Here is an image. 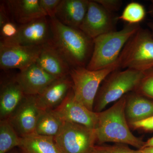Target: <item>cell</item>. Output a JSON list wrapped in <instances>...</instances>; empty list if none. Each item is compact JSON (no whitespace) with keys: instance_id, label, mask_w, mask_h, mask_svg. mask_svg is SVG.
<instances>
[{"instance_id":"obj_1","label":"cell","mask_w":153,"mask_h":153,"mask_svg":"<svg viewBox=\"0 0 153 153\" xmlns=\"http://www.w3.org/2000/svg\"><path fill=\"white\" fill-rule=\"evenodd\" d=\"M51 42L71 68L86 67L92 55L93 39L79 29L63 25L56 18H49Z\"/></svg>"},{"instance_id":"obj_2","label":"cell","mask_w":153,"mask_h":153,"mask_svg":"<svg viewBox=\"0 0 153 153\" xmlns=\"http://www.w3.org/2000/svg\"><path fill=\"white\" fill-rule=\"evenodd\" d=\"M126 95L108 109L98 112L94 130L96 143H114L130 145L139 149L145 142L132 133L126 116Z\"/></svg>"},{"instance_id":"obj_3","label":"cell","mask_w":153,"mask_h":153,"mask_svg":"<svg viewBox=\"0 0 153 153\" xmlns=\"http://www.w3.org/2000/svg\"><path fill=\"white\" fill-rule=\"evenodd\" d=\"M140 27V24H127L119 31L106 33L93 39V52L86 68L96 71L117 64L126 43Z\"/></svg>"},{"instance_id":"obj_4","label":"cell","mask_w":153,"mask_h":153,"mask_svg":"<svg viewBox=\"0 0 153 153\" xmlns=\"http://www.w3.org/2000/svg\"><path fill=\"white\" fill-rule=\"evenodd\" d=\"M144 75V72L132 69L115 70L103 80L97 94L94 111L100 112L110 103L132 92Z\"/></svg>"},{"instance_id":"obj_5","label":"cell","mask_w":153,"mask_h":153,"mask_svg":"<svg viewBox=\"0 0 153 153\" xmlns=\"http://www.w3.org/2000/svg\"><path fill=\"white\" fill-rule=\"evenodd\" d=\"M119 69L143 72L153 67V35L150 30L140 27L130 38L117 60Z\"/></svg>"},{"instance_id":"obj_6","label":"cell","mask_w":153,"mask_h":153,"mask_svg":"<svg viewBox=\"0 0 153 153\" xmlns=\"http://www.w3.org/2000/svg\"><path fill=\"white\" fill-rule=\"evenodd\" d=\"M120 69L118 64L101 70L92 71L86 67L71 68L70 75L74 97L87 108L94 111L96 97L100 85L110 73Z\"/></svg>"},{"instance_id":"obj_7","label":"cell","mask_w":153,"mask_h":153,"mask_svg":"<svg viewBox=\"0 0 153 153\" xmlns=\"http://www.w3.org/2000/svg\"><path fill=\"white\" fill-rule=\"evenodd\" d=\"M54 140L60 153H91L95 146V132L82 125L64 122Z\"/></svg>"},{"instance_id":"obj_8","label":"cell","mask_w":153,"mask_h":153,"mask_svg":"<svg viewBox=\"0 0 153 153\" xmlns=\"http://www.w3.org/2000/svg\"><path fill=\"white\" fill-rule=\"evenodd\" d=\"M43 46H23L0 41V67L20 71L36 63Z\"/></svg>"},{"instance_id":"obj_9","label":"cell","mask_w":153,"mask_h":153,"mask_svg":"<svg viewBox=\"0 0 153 153\" xmlns=\"http://www.w3.org/2000/svg\"><path fill=\"white\" fill-rule=\"evenodd\" d=\"M112 13L106 10L94 0L89 1L87 13L79 29L88 37L98 36L116 31V21Z\"/></svg>"},{"instance_id":"obj_10","label":"cell","mask_w":153,"mask_h":153,"mask_svg":"<svg viewBox=\"0 0 153 153\" xmlns=\"http://www.w3.org/2000/svg\"><path fill=\"white\" fill-rule=\"evenodd\" d=\"M51 41L49 18L42 17L25 25H19L18 33L13 38L1 41L23 46H44Z\"/></svg>"},{"instance_id":"obj_11","label":"cell","mask_w":153,"mask_h":153,"mask_svg":"<svg viewBox=\"0 0 153 153\" xmlns=\"http://www.w3.org/2000/svg\"><path fill=\"white\" fill-rule=\"evenodd\" d=\"M64 122H70L94 129L98 113L91 111L74 97L72 89L61 104L53 110Z\"/></svg>"},{"instance_id":"obj_12","label":"cell","mask_w":153,"mask_h":153,"mask_svg":"<svg viewBox=\"0 0 153 153\" xmlns=\"http://www.w3.org/2000/svg\"><path fill=\"white\" fill-rule=\"evenodd\" d=\"M42 111L37 105L35 96L26 95L8 120L21 137L35 133Z\"/></svg>"},{"instance_id":"obj_13","label":"cell","mask_w":153,"mask_h":153,"mask_svg":"<svg viewBox=\"0 0 153 153\" xmlns=\"http://www.w3.org/2000/svg\"><path fill=\"white\" fill-rule=\"evenodd\" d=\"M72 86L70 75L55 79L35 96L38 107L43 111L55 109L64 100Z\"/></svg>"},{"instance_id":"obj_14","label":"cell","mask_w":153,"mask_h":153,"mask_svg":"<svg viewBox=\"0 0 153 153\" xmlns=\"http://www.w3.org/2000/svg\"><path fill=\"white\" fill-rule=\"evenodd\" d=\"M16 79L27 96H36L51 82L58 79L52 76L35 63L16 75Z\"/></svg>"},{"instance_id":"obj_15","label":"cell","mask_w":153,"mask_h":153,"mask_svg":"<svg viewBox=\"0 0 153 153\" xmlns=\"http://www.w3.org/2000/svg\"><path fill=\"white\" fill-rule=\"evenodd\" d=\"M36 63L56 78L65 77L70 74L71 67L51 41L43 46Z\"/></svg>"},{"instance_id":"obj_16","label":"cell","mask_w":153,"mask_h":153,"mask_svg":"<svg viewBox=\"0 0 153 153\" xmlns=\"http://www.w3.org/2000/svg\"><path fill=\"white\" fill-rule=\"evenodd\" d=\"M16 76L1 83L0 118L8 119L26 97Z\"/></svg>"},{"instance_id":"obj_17","label":"cell","mask_w":153,"mask_h":153,"mask_svg":"<svg viewBox=\"0 0 153 153\" xmlns=\"http://www.w3.org/2000/svg\"><path fill=\"white\" fill-rule=\"evenodd\" d=\"M88 0H61L55 18L63 25L79 29L86 15Z\"/></svg>"},{"instance_id":"obj_18","label":"cell","mask_w":153,"mask_h":153,"mask_svg":"<svg viewBox=\"0 0 153 153\" xmlns=\"http://www.w3.org/2000/svg\"><path fill=\"white\" fill-rule=\"evenodd\" d=\"M4 2L12 20L18 25L47 16L39 0H8Z\"/></svg>"},{"instance_id":"obj_19","label":"cell","mask_w":153,"mask_h":153,"mask_svg":"<svg viewBox=\"0 0 153 153\" xmlns=\"http://www.w3.org/2000/svg\"><path fill=\"white\" fill-rule=\"evenodd\" d=\"M125 113L129 125L153 116V101L136 92L126 94Z\"/></svg>"},{"instance_id":"obj_20","label":"cell","mask_w":153,"mask_h":153,"mask_svg":"<svg viewBox=\"0 0 153 153\" xmlns=\"http://www.w3.org/2000/svg\"><path fill=\"white\" fill-rule=\"evenodd\" d=\"M18 148L23 153H60L54 137L36 133L21 137Z\"/></svg>"},{"instance_id":"obj_21","label":"cell","mask_w":153,"mask_h":153,"mask_svg":"<svg viewBox=\"0 0 153 153\" xmlns=\"http://www.w3.org/2000/svg\"><path fill=\"white\" fill-rule=\"evenodd\" d=\"M63 123L53 111H42L36 125L35 133L55 137L60 131Z\"/></svg>"},{"instance_id":"obj_22","label":"cell","mask_w":153,"mask_h":153,"mask_svg":"<svg viewBox=\"0 0 153 153\" xmlns=\"http://www.w3.org/2000/svg\"><path fill=\"white\" fill-rule=\"evenodd\" d=\"M21 137L8 119L0 121V153H7L19 147Z\"/></svg>"},{"instance_id":"obj_23","label":"cell","mask_w":153,"mask_h":153,"mask_svg":"<svg viewBox=\"0 0 153 153\" xmlns=\"http://www.w3.org/2000/svg\"><path fill=\"white\" fill-rule=\"evenodd\" d=\"M146 16V9L144 6L136 2H131L126 6L117 19L127 24L136 25L142 22Z\"/></svg>"},{"instance_id":"obj_24","label":"cell","mask_w":153,"mask_h":153,"mask_svg":"<svg viewBox=\"0 0 153 153\" xmlns=\"http://www.w3.org/2000/svg\"><path fill=\"white\" fill-rule=\"evenodd\" d=\"M133 91L153 99V68L145 71L143 77Z\"/></svg>"},{"instance_id":"obj_25","label":"cell","mask_w":153,"mask_h":153,"mask_svg":"<svg viewBox=\"0 0 153 153\" xmlns=\"http://www.w3.org/2000/svg\"><path fill=\"white\" fill-rule=\"evenodd\" d=\"M91 153H141L139 150H134L121 144L104 146L97 145L94 146Z\"/></svg>"},{"instance_id":"obj_26","label":"cell","mask_w":153,"mask_h":153,"mask_svg":"<svg viewBox=\"0 0 153 153\" xmlns=\"http://www.w3.org/2000/svg\"><path fill=\"white\" fill-rule=\"evenodd\" d=\"M19 25L13 21L5 23L0 27L1 41L8 40L16 35L19 30Z\"/></svg>"},{"instance_id":"obj_27","label":"cell","mask_w":153,"mask_h":153,"mask_svg":"<svg viewBox=\"0 0 153 153\" xmlns=\"http://www.w3.org/2000/svg\"><path fill=\"white\" fill-rule=\"evenodd\" d=\"M61 0H39L41 8L47 16L49 18H55L59 4Z\"/></svg>"},{"instance_id":"obj_28","label":"cell","mask_w":153,"mask_h":153,"mask_svg":"<svg viewBox=\"0 0 153 153\" xmlns=\"http://www.w3.org/2000/svg\"><path fill=\"white\" fill-rule=\"evenodd\" d=\"M94 1L111 13L119 10L122 5V1L120 0H94Z\"/></svg>"},{"instance_id":"obj_29","label":"cell","mask_w":153,"mask_h":153,"mask_svg":"<svg viewBox=\"0 0 153 153\" xmlns=\"http://www.w3.org/2000/svg\"><path fill=\"white\" fill-rule=\"evenodd\" d=\"M129 125L134 129H141L147 131L153 130V116L130 124Z\"/></svg>"},{"instance_id":"obj_30","label":"cell","mask_w":153,"mask_h":153,"mask_svg":"<svg viewBox=\"0 0 153 153\" xmlns=\"http://www.w3.org/2000/svg\"><path fill=\"white\" fill-rule=\"evenodd\" d=\"M139 150L141 153H153V147L143 148Z\"/></svg>"},{"instance_id":"obj_31","label":"cell","mask_w":153,"mask_h":153,"mask_svg":"<svg viewBox=\"0 0 153 153\" xmlns=\"http://www.w3.org/2000/svg\"><path fill=\"white\" fill-rule=\"evenodd\" d=\"M150 147H153V137L148 140L146 142H145L144 146L143 148Z\"/></svg>"},{"instance_id":"obj_32","label":"cell","mask_w":153,"mask_h":153,"mask_svg":"<svg viewBox=\"0 0 153 153\" xmlns=\"http://www.w3.org/2000/svg\"><path fill=\"white\" fill-rule=\"evenodd\" d=\"M149 13L153 19V1H152V4L149 7Z\"/></svg>"},{"instance_id":"obj_33","label":"cell","mask_w":153,"mask_h":153,"mask_svg":"<svg viewBox=\"0 0 153 153\" xmlns=\"http://www.w3.org/2000/svg\"><path fill=\"white\" fill-rule=\"evenodd\" d=\"M17 148H15L13 149L12 150L10 151L7 153H23L20 150V149H16Z\"/></svg>"},{"instance_id":"obj_34","label":"cell","mask_w":153,"mask_h":153,"mask_svg":"<svg viewBox=\"0 0 153 153\" xmlns=\"http://www.w3.org/2000/svg\"><path fill=\"white\" fill-rule=\"evenodd\" d=\"M148 26L149 29H150L151 32L153 35V22H149L148 23Z\"/></svg>"},{"instance_id":"obj_35","label":"cell","mask_w":153,"mask_h":153,"mask_svg":"<svg viewBox=\"0 0 153 153\" xmlns=\"http://www.w3.org/2000/svg\"><path fill=\"white\" fill-rule=\"evenodd\" d=\"M152 68H151V69H152Z\"/></svg>"}]
</instances>
